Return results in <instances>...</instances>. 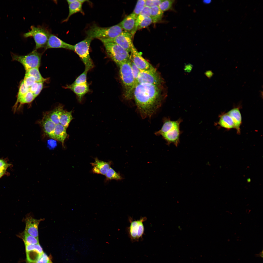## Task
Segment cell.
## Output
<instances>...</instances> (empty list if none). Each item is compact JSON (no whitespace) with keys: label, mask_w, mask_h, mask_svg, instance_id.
I'll return each mask as SVG.
<instances>
[{"label":"cell","mask_w":263,"mask_h":263,"mask_svg":"<svg viewBox=\"0 0 263 263\" xmlns=\"http://www.w3.org/2000/svg\"><path fill=\"white\" fill-rule=\"evenodd\" d=\"M8 161V160L6 159L0 158V169L7 170L8 168L12 166Z\"/></svg>","instance_id":"b9f144b4"},{"label":"cell","mask_w":263,"mask_h":263,"mask_svg":"<svg viewBox=\"0 0 263 263\" xmlns=\"http://www.w3.org/2000/svg\"><path fill=\"white\" fill-rule=\"evenodd\" d=\"M130 60L119 65L121 80L124 88L125 97L127 99L133 98L134 89L137 85L132 71Z\"/></svg>","instance_id":"3957f363"},{"label":"cell","mask_w":263,"mask_h":263,"mask_svg":"<svg viewBox=\"0 0 263 263\" xmlns=\"http://www.w3.org/2000/svg\"><path fill=\"white\" fill-rule=\"evenodd\" d=\"M218 124L220 126L227 129L235 128L233 121L227 113L220 116Z\"/></svg>","instance_id":"7402d4cb"},{"label":"cell","mask_w":263,"mask_h":263,"mask_svg":"<svg viewBox=\"0 0 263 263\" xmlns=\"http://www.w3.org/2000/svg\"><path fill=\"white\" fill-rule=\"evenodd\" d=\"M163 0H145V5L150 8L158 6Z\"/></svg>","instance_id":"ab89813d"},{"label":"cell","mask_w":263,"mask_h":263,"mask_svg":"<svg viewBox=\"0 0 263 263\" xmlns=\"http://www.w3.org/2000/svg\"><path fill=\"white\" fill-rule=\"evenodd\" d=\"M130 225L127 228V231L131 240L132 242L138 241L137 235L138 229V220H133L131 217L129 218Z\"/></svg>","instance_id":"44dd1931"},{"label":"cell","mask_w":263,"mask_h":263,"mask_svg":"<svg viewBox=\"0 0 263 263\" xmlns=\"http://www.w3.org/2000/svg\"><path fill=\"white\" fill-rule=\"evenodd\" d=\"M137 110L143 119L150 118L161 105L164 98L160 86L147 83L138 84L133 92Z\"/></svg>","instance_id":"6da1fadb"},{"label":"cell","mask_w":263,"mask_h":263,"mask_svg":"<svg viewBox=\"0 0 263 263\" xmlns=\"http://www.w3.org/2000/svg\"><path fill=\"white\" fill-rule=\"evenodd\" d=\"M145 6V0H138L135 8L132 13L137 18Z\"/></svg>","instance_id":"4dcf8cb0"},{"label":"cell","mask_w":263,"mask_h":263,"mask_svg":"<svg viewBox=\"0 0 263 263\" xmlns=\"http://www.w3.org/2000/svg\"><path fill=\"white\" fill-rule=\"evenodd\" d=\"M44 81L38 82V86L36 91L33 93V94L36 98L42 90L43 86V84Z\"/></svg>","instance_id":"7bdbcfd3"},{"label":"cell","mask_w":263,"mask_h":263,"mask_svg":"<svg viewBox=\"0 0 263 263\" xmlns=\"http://www.w3.org/2000/svg\"><path fill=\"white\" fill-rule=\"evenodd\" d=\"M181 121V119L172 121L165 118L164 120L161 128L155 134L158 136H161L168 144H173L177 146L179 142L180 125Z\"/></svg>","instance_id":"7a4b0ae2"},{"label":"cell","mask_w":263,"mask_h":263,"mask_svg":"<svg viewBox=\"0 0 263 263\" xmlns=\"http://www.w3.org/2000/svg\"><path fill=\"white\" fill-rule=\"evenodd\" d=\"M66 88L74 92L77 96L80 102H81L84 96L89 91V86L87 83L77 85L72 84L67 86Z\"/></svg>","instance_id":"e0dca14e"},{"label":"cell","mask_w":263,"mask_h":263,"mask_svg":"<svg viewBox=\"0 0 263 263\" xmlns=\"http://www.w3.org/2000/svg\"><path fill=\"white\" fill-rule=\"evenodd\" d=\"M9 174L7 170L0 169V178L5 175H9Z\"/></svg>","instance_id":"f6af8a7d"},{"label":"cell","mask_w":263,"mask_h":263,"mask_svg":"<svg viewBox=\"0 0 263 263\" xmlns=\"http://www.w3.org/2000/svg\"><path fill=\"white\" fill-rule=\"evenodd\" d=\"M130 64L132 74L135 81L137 84V79L138 75L141 71L134 64L131 58Z\"/></svg>","instance_id":"f35d334b"},{"label":"cell","mask_w":263,"mask_h":263,"mask_svg":"<svg viewBox=\"0 0 263 263\" xmlns=\"http://www.w3.org/2000/svg\"><path fill=\"white\" fill-rule=\"evenodd\" d=\"M43 219H37L31 216H27L25 219V227L24 231L30 235L38 238V226Z\"/></svg>","instance_id":"7c38bea8"},{"label":"cell","mask_w":263,"mask_h":263,"mask_svg":"<svg viewBox=\"0 0 263 263\" xmlns=\"http://www.w3.org/2000/svg\"><path fill=\"white\" fill-rule=\"evenodd\" d=\"M72 111L68 112L63 110L60 116V123L66 129L73 118L72 114Z\"/></svg>","instance_id":"cb8c5ba5"},{"label":"cell","mask_w":263,"mask_h":263,"mask_svg":"<svg viewBox=\"0 0 263 263\" xmlns=\"http://www.w3.org/2000/svg\"><path fill=\"white\" fill-rule=\"evenodd\" d=\"M23 81L25 85L29 88L36 82L33 77L25 75Z\"/></svg>","instance_id":"60d3db41"},{"label":"cell","mask_w":263,"mask_h":263,"mask_svg":"<svg viewBox=\"0 0 263 263\" xmlns=\"http://www.w3.org/2000/svg\"><path fill=\"white\" fill-rule=\"evenodd\" d=\"M88 71L85 69L84 71L76 78L73 84L77 85L87 83V75Z\"/></svg>","instance_id":"e575fe53"},{"label":"cell","mask_w":263,"mask_h":263,"mask_svg":"<svg viewBox=\"0 0 263 263\" xmlns=\"http://www.w3.org/2000/svg\"><path fill=\"white\" fill-rule=\"evenodd\" d=\"M29 91V88L25 85L23 80L20 85L17 98H18L24 95Z\"/></svg>","instance_id":"8d00e7d4"},{"label":"cell","mask_w":263,"mask_h":263,"mask_svg":"<svg viewBox=\"0 0 263 263\" xmlns=\"http://www.w3.org/2000/svg\"><path fill=\"white\" fill-rule=\"evenodd\" d=\"M66 1L69 5V13L67 18L63 21V22L68 21L70 17L74 14L78 12H81L83 13L82 4L88 0H67Z\"/></svg>","instance_id":"2e32d148"},{"label":"cell","mask_w":263,"mask_h":263,"mask_svg":"<svg viewBox=\"0 0 263 263\" xmlns=\"http://www.w3.org/2000/svg\"><path fill=\"white\" fill-rule=\"evenodd\" d=\"M45 133L50 138L54 139V132L56 125L45 113L41 122Z\"/></svg>","instance_id":"ac0fdd59"},{"label":"cell","mask_w":263,"mask_h":263,"mask_svg":"<svg viewBox=\"0 0 263 263\" xmlns=\"http://www.w3.org/2000/svg\"><path fill=\"white\" fill-rule=\"evenodd\" d=\"M111 162H106L95 158L94 162L91 163L93 167L92 171L94 173L105 175L111 167Z\"/></svg>","instance_id":"5bb4252c"},{"label":"cell","mask_w":263,"mask_h":263,"mask_svg":"<svg viewBox=\"0 0 263 263\" xmlns=\"http://www.w3.org/2000/svg\"><path fill=\"white\" fill-rule=\"evenodd\" d=\"M151 9L150 17L152 22L155 23L160 21L162 18L163 12L160 9L158 6L151 8Z\"/></svg>","instance_id":"4316f807"},{"label":"cell","mask_w":263,"mask_h":263,"mask_svg":"<svg viewBox=\"0 0 263 263\" xmlns=\"http://www.w3.org/2000/svg\"><path fill=\"white\" fill-rule=\"evenodd\" d=\"M92 39L87 37L74 45L73 51L79 56L85 66V69L88 71L94 66L89 52L90 45Z\"/></svg>","instance_id":"8992f818"},{"label":"cell","mask_w":263,"mask_h":263,"mask_svg":"<svg viewBox=\"0 0 263 263\" xmlns=\"http://www.w3.org/2000/svg\"><path fill=\"white\" fill-rule=\"evenodd\" d=\"M161 83V78L156 70L141 71L137 79V84L147 83L160 86Z\"/></svg>","instance_id":"9c48e42d"},{"label":"cell","mask_w":263,"mask_h":263,"mask_svg":"<svg viewBox=\"0 0 263 263\" xmlns=\"http://www.w3.org/2000/svg\"><path fill=\"white\" fill-rule=\"evenodd\" d=\"M11 55L13 60L21 63L26 71L33 68H39L40 66L41 55L35 49L24 56L17 55L12 53Z\"/></svg>","instance_id":"52a82bcc"},{"label":"cell","mask_w":263,"mask_h":263,"mask_svg":"<svg viewBox=\"0 0 263 263\" xmlns=\"http://www.w3.org/2000/svg\"><path fill=\"white\" fill-rule=\"evenodd\" d=\"M131 52V58L132 62L141 71H155L156 69L139 52L133 45Z\"/></svg>","instance_id":"30bf717a"},{"label":"cell","mask_w":263,"mask_h":263,"mask_svg":"<svg viewBox=\"0 0 263 263\" xmlns=\"http://www.w3.org/2000/svg\"><path fill=\"white\" fill-rule=\"evenodd\" d=\"M132 35L130 32L124 30L114 38L103 39L106 41L117 44L129 53L131 52L132 47L133 45L132 40Z\"/></svg>","instance_id":"8fae6325"},{"label":"cell","mask_w":263,"mask_h":263,"mask_svg":"<svg viewBox=\"0 0 263 263\" xmlns=\"http://www.w3.org/2000/svg\"><path fill=\"white\" fill-rule=\"evenodd\" d=\"M151 11V8L146 6L144 7L137 18L135 32L136 31V28L139 23L145 18L150 17Z\"/></svg>","instance_id":"f1b7e54d"},{"label":"cell","mask_w":263,"mask_h":263,"mask_svg":"<svg viewBox=\"0 0 263 263\" xmlns=\"http://www.w3.org/2000/svg\"><path fill=\"white\" fill-rule=\"evenodd\" d=\"M174 1L172 0H163L158 7L163 12L166 11L171 8Z\"/></svg>","instance_id":"d6a6232c"},{"label":"cell","mask_w":263,"mask_h":263,"mask_svg":"<svg viewBox=\"0 0 263 263\" xmlns=\"http://www.w3.org/2000/svg\"><path fill=\"white\" fill-rule=\"evenodd\" d=\"M36 263H53L50 257L43 252L41 254Z\"/></svg>","instance_id":"74e56055"},{"label":"cell","mask_w":263,"mask_h":263,"mask_svg":"<svg viewBox=\"0 0 263 263\" xmlns=\"http://www.w3.org/2000/svg\"><path fill=\"white\" fill-rule=\"evenodd\" d=\"M207 74H209L207 75V76L208 77H211L212 75V72H211L210 71L209 72L208 71L206 73Z\"/></svg>","instance_id":"bcb514c9"},{"label":"cell","mask_w":263,"mask_h":263,"mask_svg":"<svg viewBox=\"0 0 263 263\" xmlns=\"http://www.w3.org/2000/svg\"><path fill=\"white\" fill-rule=\"evenodd\" d=\"M137 18L132 13L125 17L119 24L124 30L131 33L133 35L135 31Z\"/></svg>","instance_id":"9a60e30c"},{"label":"cell","mask_w":263,"mask_h":263,"mask_svg":"<svg viewBox=\"0 0 263 263\" xmlns=\"http://www.w3.org/2000/svg\"><path fill=\"white\" fill-rule=\"evenodd\" d=\"M232 118L234 122L235 128L238 134L240 133V127L242 123V118L239 108L235 107L227 113Z\"/></svg>","instance_id":"d6986e66"},{"label":"cell","mask_w":263,"mask_h":263,"mask_svg":"<svg viewBox=\"0 0 263 263\" xmlns=\"http://www.w3.org/2000/svg\"><path fill=\"white\" fill-rule=\"evenodd\" d=\"M30 28V30L24 34V37L33 38L35 43V50L45 47L50 34L48 31L43 28L33 26Z\"/></svg>","instance_id":"ba28073f"},{"label":"cell","mask_w":263,"mask_h":263,"mask_svg":"<svg viewBox=\"0 0 263 263\" xmlns=\"http://www.w3.org/2000/svg\"><path fill=\"white\" fill-rule=\"evenodd\" d=\"M38 86V82H36L29 88V91L33 94L37 90Z\"/></svg>","instance_id":"ee69618b"},{"label":"cell","mask_w":263,"mask_h":263,"mask_svg":"<svg viewBox=\"0 0 263 263\" xmlns=\"http://www.w3.org/2000/svg\"><path fill=\"white\" fill-rule=\"evenodd\" d=\"M26 252V263H36L41 255L37 251L34 250Z\"/></svg>","instance_id":"83f0119b"},{"label":"cell","mask_w":263,"mask_h":263,"mask_svg":"<svg viewBox=\"0 0 263 263\" xmlns=\"http://www.w3.org/2000/svg\"><path fill=\"white\" fill-rule=\"evenodd\" d=\"M26 252L32 250L37 251L40 254L44 252L43 249L39 243L34 244H25Z\"/></svg>","instance_id":"836d02e7"},{"label":"cell","mask_w":263,"mask_h":263,"mask_svg":"<svg viewBox=\"0 0 263 263\" xmlns=\"http://www.w3.org/2000/svg\"><path fill=\"white\" fill-rule=\"evenodd\" d=\"M146 219V217H143L138 220V229L137 235L138 241L140 238H142L144 234V227L143 222L145 221Z\"/></svg>","instance_id":"1f68e13d"},{"label":"cell","mask_w":263,"mask_h":263,"mask_svg":"<svg viewBox=\"0 0 263 263\" xmlns=\"http://www.w3.org/2000/svg\"><path fill=\"white\" fill-rule=\"evenodd\" d=\"M26 71L25 75L33 77L37 82H45L46 80L41 75L39 70V68H33Z\"/></svg>","instance_id":"484cf974"},{"label":"cell","mask_w":263,"mask_h":263,"mask_svg":"<svg viewBox=\"0 0 263 263\" xmlns=\"http://www.w3.org/2000/svg\"><path fill=\"white\" fill-rule=\"evenodd\" d=\"M99 39L103 44L108 55L118 65L130 60L129 53L118 45L103 39Z\"/></svg>","instance_id":"5b68a950"},{"label":"cell","mask_w":263,"mask_h":263,"mask_svg":"<svg viewBox=\"0 0 263 263\" xmlns=\"http://www.w3.org/2000/svg\"><path fill=\"white\" fill-rule=\"evenodd\" d=\"M66 129L60 123L56 125L54 132V139L61 142L63 147L65 141L68 137Z\"/></svg>","instance_id":"ffe728a7"},{"label":"cell","mask_w":263,"mask_h":263,"mask_svg":"<svg viewBox=\"0 0 263 263\" xmlns=\"http://www.w3.org/2000/svg\"><path fill=\"white\" fill-rule=\"evenodd\" d=\"M63 110L62 106L60 105L52 111L45 113L56 125L60 123V116Z\"/></svg>","instance_id":"603a6c76"},{"label":"cell","mask_w":263,"mask_h":263,"mask_svg":"<svg viewBox=\"0 0 263 263\" xmlns=\"http://www.w3.org/2000/svg\"><path fill=\"white\" fill-rule=\"evenodd\" d=\"M152 22V19L150 17L145 18L141 20L137 26L136 31L137 30L147 27L150 25Z\"/></svg>","instance_id":"d590c367"},{"label":"cell","mask_w":263,"mask_h":263,"mask_svg":"<svg viewBox=\"0 0 263 263\" xmlns=\"http://www.w3.org/2000/svg\"><path fill=\"white\" fill-rule=\"evenodd\" d=\"M123 30L118 24L107 27H102L96 25L92 26L86 31L88 37L93 39H111L114 38L119 35Z\"/></svg>","instance_id":"277c9868"},{"label":"cell","mask_w":263,"mask_h":263,"mask_svg":"<svg viewBox=\"0 0 263 263\" xmlns=\"http://www.w3.org/2000/svg\"><path fill=\"white\" fill-rule=\"evenodd\" d=\"M107 181L112 180H121L122 177L120 174L110 167L105 175Z\"/></svg>","instance_id":"f546056e"},{"label":"cell","mask_w":263,"mask_h":263,"mask_svg":"<svg viewBox=\"0 0 263 263\" xmlns=\"http://www.w3.org/2000/svg\"><path fill=\"white\" fill-rule=\"evenodd\" d=\"M45 49L62 48L73 50L74 45L63 41L56 36L50 34L45 47Z\"/></svg>","instance_id":"4fadbf2b"},{"label":"cell","mask_w":263,"mask_h":263,"mask_svg":"<svg viewBox=\"0 0 263 263\" xmlns=\"http://www.w3.org/2000/svg\"><path fill=\"white\" fill-rule=\"evenodd\" d=\"M18 236L22 239L25 244H39L38 238L30 235L24 230L20 233Z\"/></svg>","instance_id":"d4e9b609"}]
</instances>
